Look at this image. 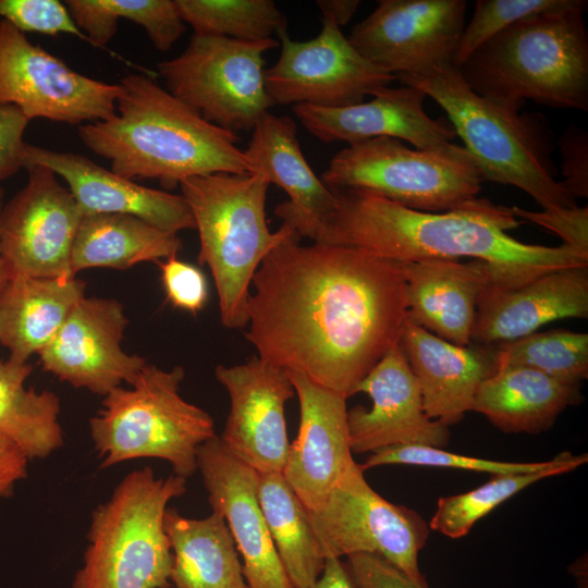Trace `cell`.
<instances>
[{
	"instance_id": "obj_40",
	"label": "cell",
	"mask_w": 588,
	"mask_h": 588,
	"mask_svg": "<svg viewBox=\"0 0 588 588\" xmlns=\"http://www.w3.org/2000/svg\"><path fill=\"white\" fill-rule=\"evenodd\" d=\"M167 299L176 308L197 314L208 299V283L201 270L172 256L158 261Z\"/></svg>"
},
{
	"instance_id": "obj_33",
	"label": "cell",
	"mask_w": 588,
	"mask_h": 588,
	"mask_svg": "<svg viewBox=\"0 0 588 588\" xmlns=\"http://www.w3.org/2000/svg\"><path fill=\"white\" fill-rule=\"evenodd\" d=\"M89 44L103 48L118 30V20L142 26L152 46L169 51L181 38L185 23L174 0H66L63 2Z\"/></svg>"
},
{
	"instance_id": "obj_42",
	"label": "cell",
	"mask_w": 588,
	"mask_h": 588,
	"mask_svg": "<svg viewBox=\"0 0 588 588\" xmlns=\"http://www.w3.org/2000/svg\"><path fill=\"white\" fill-rule=\"evenodd\" d=\"M562 156V186L574 197L588 196V134L569 126L559 138Z\"/></svg>"
},
{
	"instance_id": "obj_6",
	"label": "cell",
	"mask_w": 588,
	"mask_h": 588,
	"mask_svg": "<svg viewBox=\"0 0 588 588\" xmlns=\"http://www.w3.org/2000/svg\"><path fill=\"white\" fill-rule=\"evenodd\" d=\"M269 182L260 172L192 176L181 184L199 235L198 261L207 265L224 328L248 323L252 280L265 257L295 233L282 224L271 232L266 220Z\"/></svg>"
},
{
	"instance_id": "obj_4",
	"label": "cell",
	"mask_w": 588,
	"mask_h": 588,
	"mask_svg": "<svg viewBox=\"0 0 588 588\" xmlns=\"http://www.w3.org/2000/svg\"><path fill=\"white\" fill-rule=\"evenodd\" d=\"M581 10L527 17L501 30L458 68L478 95L518 110L526 99L588 110V32Z\"/></svg>"
},
{
	"instance_id": "obj_38",
	"label": "cell",
	"mask_w": 588,
	"mask_h": 588,
	"mask_svg": "<svg viewBox=\"0 0 588 588\" xmlns=\"http://www.w3.org/2000/svg\"><path fill=\"white\" fill-rule=\"evenodd\" d=\"M562 456L563 452L546 462H502L456 454L448 452L444 449L429 445L406 444L389 446L376 451L366 458L365 463L359 465L364 470L381 465L399 464L438 468H457L498 476L539 471L558 464Z\"/></svg>"
},
{
	"instance_id": "obj_29",
	"label": "cell",
	"mask_w": 588,
	"mask_h": 588,
	"mask_svg": "<svg viewBox=\"0 0 588 588\" xmlns=\"http://www.w3.org/2000/svg\"><path fill=\"white\" fill-rule=\"evenodd\" d=\"M163 526L173 563L175 588H248L228 524L217 511L205 518L182 516L167 509Z\"/></svg>"
},
{
	"instance_id": "obj_47",
	"label": "cell",
	"mask_w": 588,
	"mask_h": 588,
	"mask_svg": "<svg viewBox=\"0 0 588 588\" xmlns=\"http://www.w3.org/2000/svg\"><path fill=\"white\" fill-rule=\"evenodd\" d=\"M358 0H317L316 5L322 16L331 17L340 27L346 25L353 17L357 8Z\"/></svg>"
},
{
	"instance_id": "obj_25",
	"label": "cell",
	"mask_w": 588,
	"mask_h": 588,
	"mask_svg": "<svg viewBox=\"0 0 588 588\" xmlns=\"http://www.w3.org/2000/svg\"><path fill=\"white\" fill-rule=\"evenodd\" d=\"M400 345L419 385L426 415L448 427L473 411L478 388L497 368L494 352L453 344L408 319Z\"/></svg>"
},
{
	"instance_id": "obj_35",
	"label": "cell",
	"mask_w": 588,
	"mask_h": 588,
	"mask_svg": "<svg viewBox=\"0 0 588 588\" xmlns=\"http://www.w3.org/2000/svg\"><path fill=\"white\" fill-rule=\"evenodd\" d=\"M194 34L238 40H261L286 29V20L272 0H174Z\"/></svg>"
},
{
	"instance_id": "obj_2",
	"label": "cell",
	"mask_w": 588,
	"mask_h": 588,
	"mask_svg": "<svg viewBox=\"0 0 588 588\" xmlns=\"http://www.w3.org/2000/svg\"><path fill=\"white\" fill-rule=\"evenodd\" d=\"M335 207L314 242L356 247L414 262L469 257L493 272L491 285L515 287L551 271L588 266V255L565 246L523 243L507 231L520 221L511 208L475 197L443 212L413 210L358 188L331 189Z\"/></svg>"
},
{
	"instance_id": "obj_1",
	"label": "cell",
	"mask_w": 588,
	"mask_h": 588,
	"mask_svg": "<svg viewBox=\"0 0 588 588\" xmlns=\"http://www.w3.org/2000/svg\"><path fill=\"white\" fill-rule=\"evenodd\" d=\"M299 240H283L255 272L244 335L260 359L347 400L400 344L408 319L402 262Z\"/></svg>"
},
{
	"instance_id": "obj_19",
	"label": "cell",
	"mask_w": 588,
	"mask_h": 588,
	"mask_svg": "<svg viewBox=\"0 0 588 588\" xmlns=\"http://www.w3.org/2000/svg\"><path fill=\"white\" fill-rule=\"evenodd\" d=\"M369 395L372 405L347 409L352 453H373L384 448L420 444L444 449L449 427L429 418L417 380L399 344L359 382L355 393Z\"/></svg>"
},
{
	"instance_id": "obj_36",
	"label": "cell",
	"mask_w": 588,
	"mask_h": 588,
	"mask_svg": "<svg viewBox=\"0 0 588 588\" xmlns=\"http://www.w3.org/2000/svg\"><path fill=\"white\" fill-rule=\"evenodd\" d=\"M495 363L540 371L553 379L579 384L588 377V334L568 330L534 332L501 343Z\"/></svg>"
},
{
	"instance_id": "obj_8",
	"label": "cell",
	"mask_w": 588,
	"mask_h": 588,
	"mask_svg": "<svg viewBox=\"0 0 588 588\" xmlns=\"http://www.w3.org/2000/svg\"><path fill=\"white\" fill-rule=\"evenodd\" d=\"M185 372L146 364L130 388L118 387L103 396L89 420L100 467L142 457L167 461L174 475L197 470L198 448L216 437L212 417L180 394Z\"/></svg>"
},
{
	"instance_id": "obj_28",
	"label": "cell",
	"mask_w": 588,
	"mask_h": 588,
	"mask_svg": "<svg viewBox=\"0 0 588 588\" xmlns=\"http://www.w3.org/2000/svg\"><path fill=\"white\" fill-rule=\"evenodd\" d=\"M84 292L85 283L75 277H10L0 292V343L9 350V358L27 363L38 354Z\"/></svg>"
},
{
	"instance_id": "obj_9",
	"label": "cell",
	"mask_w": 588,
	"mask_h": 588,
	"mask_svg": "<svg viewBox=\"0 0 588 588\" xmlns=\"http://www.w3.org/2000/svg\"><path fill=\"white\" fill-rule=\"evenodd\" d=\"M321 181L330 189H365L413 210L443 212L475 198L483 179L463 146L413 149L377 137L338 151Z\"/></svg>"
},
{
	"instance_id": "obj_16",
	"label": "cell",
	"mask_w": 588,
	"mask_h": 588,
	"mask_svg": "<svg viewBox=\"0 0 588 588\" xmlns=\"http://www.w3.org/2000/svg\"><path fill=\"white\" fill-rule=\"evenodd\" d=\"M127 319L112 298L83 297L38 353L44 370L77 389L105 396L131 384L145 358L121 347Z\"/></svg>"
},
{
	"instance_id": "obj_20",
	"label": "cell",
	"mask_w": 588,
	"mask_h": 588,
	"mask_svg": "<svg viewBox=\"0 0 588 588\" xmlns=\"http://www.w3.org/2000/svg\"><path fill=\"white\" fill-rule=\"evenodd\" d=\"M287 373L298 397L299 427L281 474L305 509L314 511L355 462L346 399L301 372Z\"/></svg>"
},
{
	"instance_id": "obj_48",
	"label": "cell",
	"mask_w": 588,
	"mask_h": 588,
	"mask_svg": "<svg viewBox=\"0 0 588 588\" xmlns=\"http://www.w3.org/2000/svg\"><path fill=\"white\" fill-rule=\"evenodd\" d=\"M2 197H3V191L0 187V213H1L2 206H3ZM8 280H9V274L7 272V269H5L4 265H3V261H2L1 255H0V292L2 291L4 285L7 284Z\"/></svg>"
},
{
	"instance_id": "obj_43",
	"label": "cell",
	"mask_w": 588,
	"mask_h": 588,
	"mask_svg": "<svg viewBox=\"0 0 588 588\" xmlns=\"http://www.w3.org/2000/svg\"><path fill=\"white\" fill-rule=\"evenodd\" d=\"M345 566L356 588H429L375 554L350 555Z\"/></svg>"
},
{
	"instance_id": "obj_12",
	"label": "cell",
	"mask_w": 588,
	"mask_h": 588,
	"mask_svg": "<svg viewBox=\"0 0 588 588\" xmlns=\"http://www.w3.org/2000/svg\"><path fill=\"white\" fill-rule=\"evenodd\" d=\"M278 37L280 57L265 71L273 105L342 108L363 102L396 81L362 56L329 16H322L321 29L311 39L293 40L286 29Z\"/></svg>"
},
{
	"instance_id": "obj_44",
	"label": "cell",
	"mask_w": 588,
	"mask_h": 588,
	"mask_svg": "<svg viewBox=\"0 0 588 588\" xmlns=\"http://www.w3.org/2000/svg\"><path fill=\"white\" fill-rule=\"evenodd\" d=\"M29 122L19 108L0 103V183L24 168L23 136Z\"/></svg>"
},
{
	"instance_id": "obj_10",
	"label": "cell",
	"mask_w": 588,
	"mask_h": 588,
	"mask_svg": "<svg viewBox=\"0 0 588 588\" xmlns=\"http://www.w3.org/2000/svg\"><path fill=\"white\" fill-rule=\"evenodd\" d=\"M274 38L238 40L194 34L176 57L158 63L168 91L206 121L235 133L250 131L273 106L265 83L264 54Z\"/></svg>"
},
{
	"instance_id": "obj_23",
	"label": "cell",
	"mask_w": 588,
	"mask_h": 588,
	"mask_svg": "<svg viewBox=\"0 0 588 588\" xmlns=\"http://www.w3.org/2000/svg\"><path fill=\"white\" fill-rule=\"evenodd\" d=\"M566 318H588V266L551 271L515 287L488 283L477 303L471 342L513 341Z\"/></svg>"
},
{
	"instance_id": "obj_18",
	"label": "cell",
	"mask_w": 588,
	"mask_h": 588,
	"mask_svg": "<svg viewBox=\"0 0 588 588\" xmlns=\"http://www.w3.org/2000/svg\"><path fill=\"white\" fill-rule=\"evenodd\" d=\"M212 511L224 517L242 556L248 588H293L273 544L258 495V473L232 455L218 436L197 450Z\"/></svg>"
},
{
	"instance_id": "obj_31",
	"label": "cell",
	"mask_w": 588,
	"mask_h": 588,
	"mask_svg": "<svg viewBox=\"0 0 588 588\" xmlns=\"http://www.w3.org/2000/svg\"><path fill=\"white\" fill-rule=\"evenodd\" d=\"M32 370L27 363L0 360V434L28 461L45 458L63 445L60 400L53 392L25 387Z\"/></svg>"
},
{
	"instance_id": "obj_17",
	"label": "cell",
	"mask_w": 588,
	"mask_h": 588,
	"mask_svg": "<svg viewBox=\"0 0 588 588\" xmlns=\"http://www.w3.org/2000/svg\"><path fill=\"white\" fill-rule=\"evenodd\" d=\"M215 375L230 396L222 445L257 473H282L290 449L284 408L295 392L287 371L254 356L218 365Z\"/></svg>"
},
{
	"instance_id": "obj_30",
	"label": "cell",
	"mask_w": 588,
	"mask_h": 588,
	"mask_svg": "<svg viewBox=\"0 0 588 588\" xmlns=\"http://www.w3.org/2000/svg\"><path fill=\"white\" fill-rule=\"evenodd\" d=\"M176 234L123 213L84 215L71 255L73 275L88 268L128 269L145 261L176 256Z\"/></svg>"
},
{
	"instance_id": "obj_24",
	"label": "cell",
	"mask_w": 588,
	"mask_h": 588,
	"mask_svg": "<svg viewBox=\"0 0 588 588\" xmlns=\"http://www.w3.org/2000/svg\"><path fill=\"white\" fill-rule=\"evenodd\" d=\"M244 154L254 173H262L269 184L287 194L289 199L274 208L282 224L315 241L335 207V196L305 159L294 121L265 113L252 130Z\"/></svg>"
},
{
	"instance_id": "obj_14",
	"label": "cell",
	"mask_w": 588,
	"mask_h": 588,
	"mask_svg": "<svg viewBox=\"0 0 588 588\" xmlns=\"http://www.w3.org/2000/svg\"><path fill=\"white\" fill-rule=\"evenodd\" d=\"M26 171L25 186L0 213V255L9 278L75 277L71 255L84 213L50 169L37 164Z\"/></svg>"
},
{
	"instance_id": "obj_27",
	"label": "cell",
	"mask_w": 588,
	"mask_h": 588,
	"mask_svg": "<svg viewBox=\"0 0 588 588\" xmlns=\"http://www.w3.org/2000/svg\"><path fill=\"white\" fill-rule=\"evenodd\" d=\"M581 400L577 384L530 368L497 364L495 371L478 388L473 411L505 433L538 434Z\"/></svg>"
},
{
	"instance_id": "obj_7",
	"label": "cell",
	"mask_w": 588,
	"mask_h": 588,
	"mask_svg": "<svg viewBox=\"0 0 588 588\" xmlns=\"http://www.w3.org/2000/svg\"><path fill=\"white\" fill-rule=\"evenodd\" d=\"M185 492L177 475L158 478L149 466L127 474L91 514L73 588H168L173 555L163 517Z\"/></svg>"
},
{
	"instance_id": "obj_15",
	"label": "cell",
	"mask_w": 588,
	"mask_h": 588,
	"mask_svg": "<svg viewBox=\"0 0 588 588\" xmlns=\"http://www.w3.org/2000/svg\"><path fill=\"white\" fill-rule=\"evenodd\" d=\"M466 8L464 0H380L347 39L393 75L456 65Z\"/></svg>"
},
{
	"instance_id": "obj_22",
	"label": "cell",
	"mask_w": 588,
	"mask_h": 588,
	"mask_svg": "<svg viewBox=\"0 0 588 588\" xmlns=\"http://www.w3.org/2000/svg\"><path fill=\"white\" fill-rule=\"evenodd\" d=\"M37 164L66 182L84 215H130L173 234L195 230L193 215L182 194L143 186L79 154L26 144L24 169Z\"/></svg>"
},
{
	"instance_id": "obj_13",
	"label": "cell",
	"mask_w": 588,
	"mask_h": 588,
	"mask_svg": "<svg viewBox=\"0 0 588 588\" xmlns=\"http://www.w3.org/2000/svg\"><path fill=\"white\" fill-rule=\"evenodd\" d=\"M120 93L119 83L74 71L0 21V103L19 108L29 120L79 126L114 115Z\"/></svg>"
},
{
	"instance_id": "obj_41",
	"label": "cell",
	"mask_w": 588,
	"mask_h": 588,
	"mask_svg": "<svg viewBox=\"0 0 588 588\" xmlns=\"http://www.w3.org/2000/svg\"><path fill=\"white\" fill-rule=\"evenodd\" d=\"M517 219L538 224L561 237L563 245L588 255V207L543 209L531 211L514 206L511 208Z\"/></svg>"
},
{
	"instance_id": "obj_26",
	"label": "cell",
	"mask_w": 588,
	"mask_h": 588,
	"mask_svg": "<svg viewBox=\"0 0 588 588\" xmlns=\"http://www.w3.org/2000/svg\"><path fill=\"white\" fill-rule=\"evenodd\" d=\"M408 320L460 346H469L479 296L493 272L483 261L426 259L402 262Z\"/></svg>"
},
{
	"instance_id": "obj_39",
	"label": "cell",
	"mask_w": 588,
	"mask_h": 588,
	"mask_svg": "<svg viewBox=\"0 0 588 588\" xmlns=\"http://www.w3.org/2000/svg\"><path fill=\"white\" fill-rule=\"evenodd\" d=\"M0 21L24 34H68L89 42L59 0H0Z\"/></svg>"
},
{
	"instance_id": "obj_37",
	"label": "cell",
	"mask_w": 588,
	"mask_h": 588,
	"mask_svg": "<svg viewBox=\"0 0 588 588\" xmlns=\"http://www.w3.org/2000/svg\"><path fill=\"white\" fill-rule=\"evenodd\" d=\"M587 3L586 0H477L461 37L456 66L488 39L520 20L544 13L585 11Z\"/></svg>"
},
{
	"instance_id": "obj_21",
	"label": "cell",
	"mask_w": 588,
	"mask_h": 588,
	"mask_svg": "<svg viewBox=\"0 0 588 588\" xmlns=\"http://www.w3.org/2000/svg\"><path fill=\"white\" fill-rule=\"evenodd\" d=\"M426 95L416 87H384L363 101L342 108L294 105L293 113L307 132L323 143L350 144L377 137L405 140L417 149H438L452 143L455 132L424 110Z\"/></svg>"
},
{
	"instance_id": "obj_3",
	"label": "cell",
	"mask_w": 588,
	"mask_h": 588,
	"mask_svg": "<svg viewBox=\"0 0 588 588\" xmlns=\"http://www.w3.org/2000/svg\"><path fill=\"white\" fill-rule=\"evenodd\" d=\"M115 113L78 126V136L130 180L150 179L171 189L184 180L213 173H254L235 133L198 112L145 74L120 81Z\"/></svg>"
},
{
	"instance_id": "obj_46",
	"label": "cell",
	"mask_w": 588,
	"mask_h": 588,
	"mask_svg": "<svg viewBox=\"0 0 588 588\" xmlns=\"http://www.w3.org/2000/svg\"><path fill=\"white\" fill-rule=\"evenodd\" d=\"M305 588H356L345 564L338 558H328L317 580Z\"/></svg>"
},
{
	"instance_id": "obj_45",
	"label": "cell",
	"mask_w": 588,
	"mask_h": 588,
	"mask_svg": "<svg viewBox=\"0 0 588 588\" xmlns=\"http://www.w3.org/2000/svg\"><path fill=\"white\" fill-rule=\"evenodd\" d=\"M27 457L0 434V499L12 494L15 485L27 475Z\"/></svg>"
},
{
	"instance_id": "obj_11",
	"label": "cell",
	"mask_w": 588,
	"mask_h": 588,
	"mask_svg": "<svg viewBox=\"0 0 588 588\" xmlns=\"http://www.w3.org/2000/svg\"><path fill=\"white\" fill-rule=\"evenodd\" d=\"M365 470L352 463L324 502L307 511L324 559L375 554L419 585H428L418 554L429 525L414 510L389 502L367 482Z\"/></svg>"
},
{
	"instance_id": "obj_5",
	"label": "cell",
	"mask_w": 588,
	"mask_h": 588,
	"mask_svg": "<svg viewBox=\"0 0 588 588\" xmlns=\"http://www.w3.org/2000/svg\"><path fill=\"white\" fill-rule=\"evenodd\" d=\"M394 76L445 111L483 181L515 186L542 209L576 206L575 198L554 177L552 132L540 114H522L476 94L456 65Z\"/></svg>"
},
{
	"instance_id": "obj_34",
	"label": "cell",
	"mask_w": 588,
	"mask_h": 588,
	"mask_svg": "<svg viewBox=\"0 0 588 588\" xmlns=\"http://www.w3.org/2000/svg\"><path fill=\"white\" fill-rule=\"evenodd\" d=\"M587 461V453L573 455L563 452L561 461L549 468L498 475L470 491L442 497L438 500L429 528L452 539L464 537L479 519L523 489L539 480L575 470Z\"/></svg>"
},
{
	"instance_id": "obj_32",
	"label": "cell",
	"mask_w": 588,
	"mask_h": 588,
	"mask_svg": "<svg viewBox=\"0 0 588 588\" xmlns=\"http://www.w3.org/2000/svg\"><path fill=\"white\" fill-rule=\"evenodd\" d=\"M257 495L293 588L310 586L320 576L326 559L310 526L307 510L281 473H258Z\"/></svg>"
}]
</instances>
